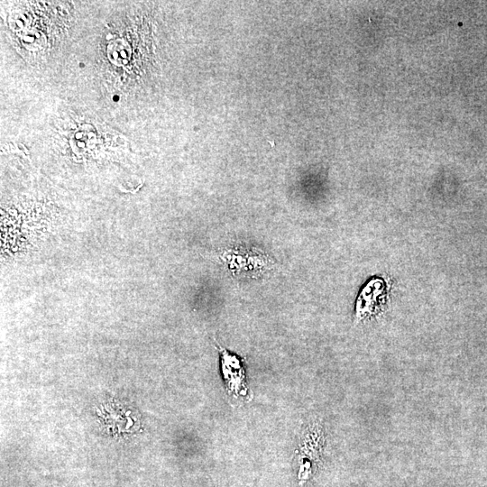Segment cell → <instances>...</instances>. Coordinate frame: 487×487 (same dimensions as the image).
<instances>
[{
	"label": "cell",
	"mask_w": 487,
	"mask_h": 487,
	"mask_svg": "<svg viewBox=\"0 0 487 487\" xmlns=\"http://www.w3.org/2000/svg\"><path fill=\"white\" fill-rule=\"evenodd\" d=\"M219 258L234 275L258 277L276 266L270 256L254 248H227L220 253Z\"/></svg>",
	"instance_id": "1"
},
{
	"label": "cell",
	"mask_w": 487,
	"mask_h": 487,
	"mask_svg": "<svg viewBox=\"0 0 487 487\" xmlns=\"http://www.w3.org/2000/svg\"><path fill=\"white\" fill-rule=\"evenodd\" d=\"M220 371L229 396L235 400H249L244 360L218 345Z\"/></svg>",
	"instance_id": "2"
}]
</instances>
